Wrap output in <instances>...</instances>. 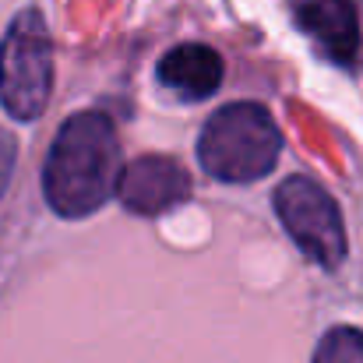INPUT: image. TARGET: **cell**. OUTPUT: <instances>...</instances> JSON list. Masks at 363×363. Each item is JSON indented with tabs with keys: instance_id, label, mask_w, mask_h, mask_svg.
I'll list each match as a JSON object with an SVG mask.
<instances>
[{
	"instance_id": "1",
	"label": "cell",
	"mask_w": 363,
	"mask_h": 363,
	"mask_svg": "<svg viewBox=\"0 0 363 363\" xmlns=\"http://www.w3.org/2000/svg\"><path fill=\"white\" fill-rule=\"evenodd\" d=\"M121 138L103 110H82L60 123L46 166L43 194L60 219H85L117 194Z\"/></svg>"
},
{
	"instance_id": "2",
	"label": "cell",
	"mask_w": 363,
	"mask_h": 363,
	"mask_svg": "<svg viewBox=\"0 0 363 363\" xmlns=\"http://www.w3.org/2000/svg\"><path fill=\"white\" fill-rule=\"evenodd\" d=\"M282 134L261 103H226L216 110L198 138V162L212 180L254 184L279 162Z\"/></svg>"
},
{
	"instance_id": "8",
	"label": "cell",
	"mask_w": 363,
	"mask_h": 363,
	"mask_svg": "<svg viewBox=\"0 0 363 363\" xmlns=\"http://www.w3.org/2000/svg\"><path fill=\"white\" fill-rule=\"evenodd\" d=\"M314 363H363V332L353 325H339L321 335Z\"/></svg>"
},
{
	"instance_id": "6",
	"label": "cell",
	"mask_w": 363,
	"mask_h": 363,
	"mask_svg": "<svg viewBox=\"0 0 363 363\" xmlns=\"http://www.w3.org/2000/svg\"><path fill=\"white\" fill-rule=\"evenodd\" d=\"M300 28L335 60L353 64L360 53V18L350 0H307L296 11Z\"/></svg>"
},
{
	"instance_id": "9",
	"label": "cell",
	"mask_w": 363,
	"mask_h": 363,
	"mask_svg": "<svg viewBox=\"0 0 363 363\" xmlns=\"http://www.w3.org/2000/svg\"><path fill=\"white\" fill-rule=\"evenodd\" d=\"M14 159H18V141L11 130H0V198L11 184V173H14Z\"/></svg>"
},
{
	"instance_id": "4",
	"label": "cell",
	"mask_w": 363,
	"mask_h": 363,
	"mask_svg": "<svg viewBox=\"0 0 363 363\" xmlns=\"http://www.w3.org/2000/svg\"><path fill=\"white\" fill-rule=\"evenodd\" d=\"M275 212L293 243L321 268H339L346 261V223L335 198L311 177H289L275 187Z\"/></svg>"
},
{
	"instance_id": "5",
	"label": "cell",
	"mask_w": 363,
	"mask_h": 363,
	"mask_svg": "<svg viewBox=\"0 0 363 363\" xmlns=\"http://www.w3.org/2000/svg\"><path fill=\"white\" fill-rule=\"evenodd\" d=\"M117 198L134 216H162L191 198V173L173 155H138L121 166Z\"/></svg>"
},
{
	"instance_id": "3",
	"label": "cell",
	"mask_w": 363,
	"mask_h": 363,
	"mask_svg": "<svg viewBox=\"0 0 363 363\" xmlns=\"http://www.w3.org/2000/svg\"><path fill=\"white\" fill-rule=\"evenodd\" d=\"M53 96V39L46 18L25 7L0 39V106L11 121L32 123Z\"/></svg>"
},
{
	"instance_id": "7",
	"label": "cell",
	"mask_w": 363,
	"mask_h": 363,
	"mask_svg": "<svg viewBox=\"0 0 363 363\" xmlns=\"http://www.w3.org/2000/svg\"><path fill=\"white\" fill-rule=\"evenodd\" d=\"M226 74V64L219 57V50L205 46V43H184L173 46L162 60H159V82L166 89H173L184 99H208L219 92Z\"/></svg>"
}]
</instances>
